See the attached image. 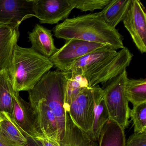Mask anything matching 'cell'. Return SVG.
I'll return each mask as SVG.
<instances>
[{
    "instance_id": "8",
    "label": "cell",
    "mask_w": 146,
    "mask_h": 146,
    "mask_svg": "<svg viewBox=\"0 0 146 146\" xmlns=\"http://www.w3.org/2000/svg\"><path fill=\"white\" fill-rule=\"evenodd\" d=\"M133 57L129 48L124 47L110 61L86 78L88 87L92 88L100 84L104 86L126 70Z\"/></svg>"
},
{
    "instance_id": "15",
    "label": "cell",
    "mask_w": 146,
    "mask_h": 146,
    "mask_svg": "<svg viewBox=\"0 0 146 146\" xmlns=\"http://www.w3.org/2000/svg\"><path fill=\"white\" fill-rule=\"evenodd\" d=\"M31 48L46 58L52 56L58 50L55 46L52 31L36 24L31 32H28Z\"/></svg>"
},
{
    "instance_id": "21",
    "label": "cell",
    "mask_w": 146,
    "mask_h": 146,
    "mask_svg": "<svg viewBox=\"0 0 146 146\" xmlns=\"http://www.w3.org/2000/svg\"><path fill=\"white\" fill-rule=\"evenodd\" d=\"M88 87V81L85 78L70 73L65 93L64 108L66 112L72 102L83 90Z\"/></svg>"
},
{
    "instance_id": "26",
    "label": "cell",
    "mask_w": 146,
    "mask_h": 146,
    "mask_svg": "<svg viewBox=\"0 0 146 146\" xmlns=\"http://www.w3.org/2000/svg\"><path fill=\"white\" fill-rule=\"evenodd\" d=\"M36 139L40 141L43 146H60L59 143L56 141L43 136Z\"/></svg>"
},
{
    "instance_id": "4",
    "label": "cell",
    "mask_w": 146,
    "mask_h": 146,
    "mask_svg": "<svg viewBox=\"0 0 146 146\" xmlns=\"http://www.w3.org/2000/svg\"><path fill=\"white\" fill-rule=\"evenodd\" d=\"M128 78L126 70H125L102 88L109 119L124 130L129 123L130 109L125 92V83Z\"/></svg>"
},
{
    "instance_id": "13",
    "label": "cell",
    "mask_w": 146,
    "mask_h": 146,
    "mask_svg": "<svg viewBox=\"0 0 146 146\" xmlns=\"http://www.w3.org/2000/svg\"><path fill=\"white\" fill-rule=\"evenodd\" d=\"M29 99L38 132L42 136L54 140L60 144L57 120L51 109L40 101L31 97Z\"/></svg>"
},
{
    "instance_id": "10",
    "label": "cell",
    "mask_w": 146,
    "mask_h": 146,
    "mask_svg": "<svg viewBox=\"0 0 146 146\" xmlns=\"http://www.w3.org/2000/svg\"><path fill=\"white\" fill-rule=\"evenodd\" d=\"M117 53V50L113 48L104 46L77 60L70 72L86 78L110 61Z\"/></svg>"
},
{
    "instance_id": "28",
    "label": "cell",
    "mask_w": 146,
    "mask_h": 146,
    "mask_svg": "<svg viewBox=\"0 0 146 146\" xmlns=\"http://www.w3.org/2000/svg\"><path fill=\"white\" fill-rule=\"evenodd\" d=\"M0 146H19L8 140L0 133Z\"/></svg>"
},
{
    "instance_id": "16",
    "label": "cell",
    "mask_w": 146,
    "mask_h": 146,
    "mask_svg": "<svg viewBox=\"0 0 146 146\" xmlns=\"http://www.w3.org/2000/svg\"><path fill=\"white\" fill-rule=\"evenodd\" d=\"M110 119L103 98L102 88L96 85L93 124L88 135L94 141H98L101 131Z\"/></svg>"
},
{
    "instance_id": "29",
    "label": "cell",
    "mask_w": 146,
    "mask_h": 146,
    "mask_svg": "<svg viewBox=\"0 0 146 146\" xmlns=\"http://www.w3.org/2000/svg\"><path fill=\"white\" fill-rule=\"evenodd\" d=\"M0 117H1V116H0Z\"/></svg>"
},
{
    "instance_id": "25",
    "label": "cell",
    "mask_w": 146,
    "mask_h": 146,
    "mask_svg": "<svg viewBox=\"0 0 146 146\" xmlns=\"http://www.w3.org/2000/svg\"><path fill=\"white\" fill-rule=\"evenodd\" d=\"M125 146H146V131L134 132L125 142Z\"/></svg>"
},
{
    "instance_id": "5",
    "label": "cell",
    "mask_w": 146,
    "mask_h": 146,
    "mask_svg": "<svg viewBox=\"0 0 146 146\" xmlns=\"http://www.w3.org/2000/svg\"><path fill=\"white\" fill-rule=\"evenodd\" d=\"M104 46L81 40H68L49 59L57 70L68 72L77 60Z\"/></svg>"
},
{
    "instance_id": "9",
    "label": "cell",
    "mask_w": 146,
    "mask_h": 146,
    "mask_svg": "<svg viewBox=\"0 0 146 146\" xmlns=\"http://www.w3.org/2000/svg\"><path fill=\"white\" fill-rule=\"evenodd\" d=\"M74 9L69 0H34L35 17L41 24L53 25L67 19Z\"/></svg>"
},
{
    "instance_id": "1",
    "label": "cell",
    "mask_w": 146,
    "mask_h": 146,
    "mask_svg": "<svg viewBox=\"0 0 146 146\" xmlns=\"http://www.w3.org/2000/svg\"><path fill=\"white\" fill-rule=\"evenodd\" d=\"M54 36L66 40H78L100 43L117 49L124 47L123 36L108 25L98 13L67 19L52 30Z\"/></svg>"
},
{
    "instance_id": "11",
    "label": "cell",
    "mask_w": 146,
    "mask_h": 146,
    "mask_svg": "<svg viewBox=\"0 0 146 146\" xmlns=\"http://www.w3.org/2000/svg\"><path fill=\"white\" fill-rule=\"evenodd\" d=\"M34 0H0V24L18 26L35 17Z\"/></svg>"
},
{
    "instance_id": "18",
    "label": "cell",
    "mask_w": 146,
    "mask_h": 146,
    "mask_svg": "<svg viewBox=\"0 0 146 146\" xmlns=\"http://www.w3.org/2000/svg\"><path fill=\"white\" fill-rule=\"evenodd\" d=\"M131 0H111L101 11L98 13L104 22L110 27L116 26L123 21Z\"/></svg>"
},
{
    "instance_id": "3",
    "label": "cell",
    "mask_w": 146,
    "mask_h": 146,
    "mask_svg": "<svg viewBox=\"0 0 146 146\" xmlns=\"http://www.w3.org/2000/svg\"><path fill=\"white\" fill-rule=\"evenodd\" d=\"M49 58L17 44L8 68L9 79L14 91H29L53 67Z\"/></svg>"
},
{
    "instance_id": "27",
    "label": "cell",
    "mask_w": 146,
    "mask_h": 146,
    "mask_svg": "<svg viewBox=\"0 0 146 146\" xmlns=\"http://www.w3.org/2000/svg\"><path fill=\"white\" fill-rule=\"evenodd\" d=\"M27 142L24 146H43L39 140L32 137H26Z\"/></svg>"
},
{
    "instance_id": "12",
    "label": "cell",
    "mask_w": 146,
    "mask_h": 146,
    "mask_svg": "<svg viewBox=\"0 0 146 146\" xmlns=\"http://www.w3.org/2000/svg\"><path fill=\"white\" fill-rule=\"evenodd\" d=\"M12 98V115L19 127L31 137L38 138L42 136L36 129L35 118L29 102L20 96L19 92L11 88Z\"/></svg>"
},
{
    "instance_id": "22",
    "label": "cell",
    "mask_w": 146,
    "mask_h": 146,
    "mask_svg": "<svg viewBox=\"0 0 146 146\" xmlns=\"http://www.w3.org/2000/svg\"><path fill=\"white\" fill-rule=\"evenodd\" d=\"M11 88L8 69L0 70V111L7 112L12 114Z\"/></svg>"
},
{
    "instance_id": "17",
    "label": "cell",
    "mask_w": 146,
    "mask_h": 146,
    "mask_svg": "<svg viewBox=\"0 0 146 146\" xmlns=\"http://www.w3.org/2000/svg\"><path fill=\"white\" fill-rule=\"evenodd\" d=\"M0 133L8 140L19 146H24L27 142L26 137H31L17 124L12 114L0 111Z\"/></svg>"
},
{
    "instance_id": "19",
    "label": "cell",
    "mask_w": 146,
    "mask_h": 146,
    "mask_svg": "<svg viewBox=\"0 0 146 146\" xmlns=\"http://www.w3.org/2000/svg\"><path fill=\"white\" fill-rule=\"evenodd\" d=\"M98 141V146H125L124 129L109 119L102 128Z\"/></svg>"
},
{
    "instance_id": "24",
    "label": "cell",
    "mask_w": 146,
    "mask_h": 146,
    "mask_svg": "<svg viewBox=\"0 0 146 146\" xmlns=\"http://www.w3.org/2000/svg\"><path fill=\"white\" fill-rule=\"evenodd\" d=\"M111 1V0H69L74 8L82 12L102 10Z\"/></svg>"
},
{
    "instance_id": "6",
    "label": "cell",
    "mask_w": 146,
    "mask_h": 146,
    "mask_svg": "<svg viewBox=\"0 0 146 146\" xmlns=\"http://www.w3.org/2000/svg\"><path fill=\"white\" fill-rule=\"evenodd\" d=\"M96 86L83 90L70 105L67 111L73 123L88 135L94 120Z\"/></svg>"
},
{
    "instance_id": "14",
    "label": "cell",
    "mask_w": 146,
    "mask_h": 146,
    "mask_svg": "<svg viewBox=\"0 0 146 146\" xmlns=\"http://www.w3.org/2000/svg\"><path fill=\"white\" fill-rule=\"evenodd\" d=\"M19 35V26L0 24V70L10 66Z\"/></svg>"
},
{
    "instance_id": "20",
    "label": "cell",
    "mask_w": 146,
    "mask_h": 146,
    "mask_svg": "<svg viewBox=\"0 0 146 146\" xmlns=\"http://www.w3.org/2000/svg\"><path fill=\"white\" fill-rule=\"evenodd\" d=\"M125 92L129 102L134 106L146 102V79L128 78L125 85Z\"/></svg>"
},
{
    "instance_id": "23",
    "label": "cell",
    "mask_w": 146,
    "mask_h": 146,
    "mask_svg": "<svg viewBox=\"0 0 146 146\" xmlns=\"http://www.w3.org/2000/svg\"><path fill=\"white\" fill-rule=\"evenodd\" d=\"M129 117L133 122L134 133L146 131V102L133 106L130 110Z\"/></svg>"
},
{
    "instance_id": "2",
    "label": "cell",
    "mask_w": 146,
    "mask_h": 146,
    "mask_svg": "<svg viewBox=\"0 0 146 146\" xmlns=\"http://www.w3.org/2000/svg\"><path fill=\"white\" fill-rule=\"evenodd\" d=\"M70 72L56 70L45 74L31 90L29 97L44 102L49 108L57 120L60 146H66L68 127V114L64 108V96Z\"/></svg>"
},
{
    "instance_id": "7",
    "label": "cell",
    "mask_w": 146,
    "mask_h": 146,
    "mask_svg": "<svg viewBox=\"0 0 146 146\" xmlns=\"http://www.w3.org/2000/svg\"><path fill=\"white\" fill-rule=\"evenodd\" d=\"M123 22L137 48L141 53H146V10L140 1H131Z\"/></svg>"
}]
</instances>
